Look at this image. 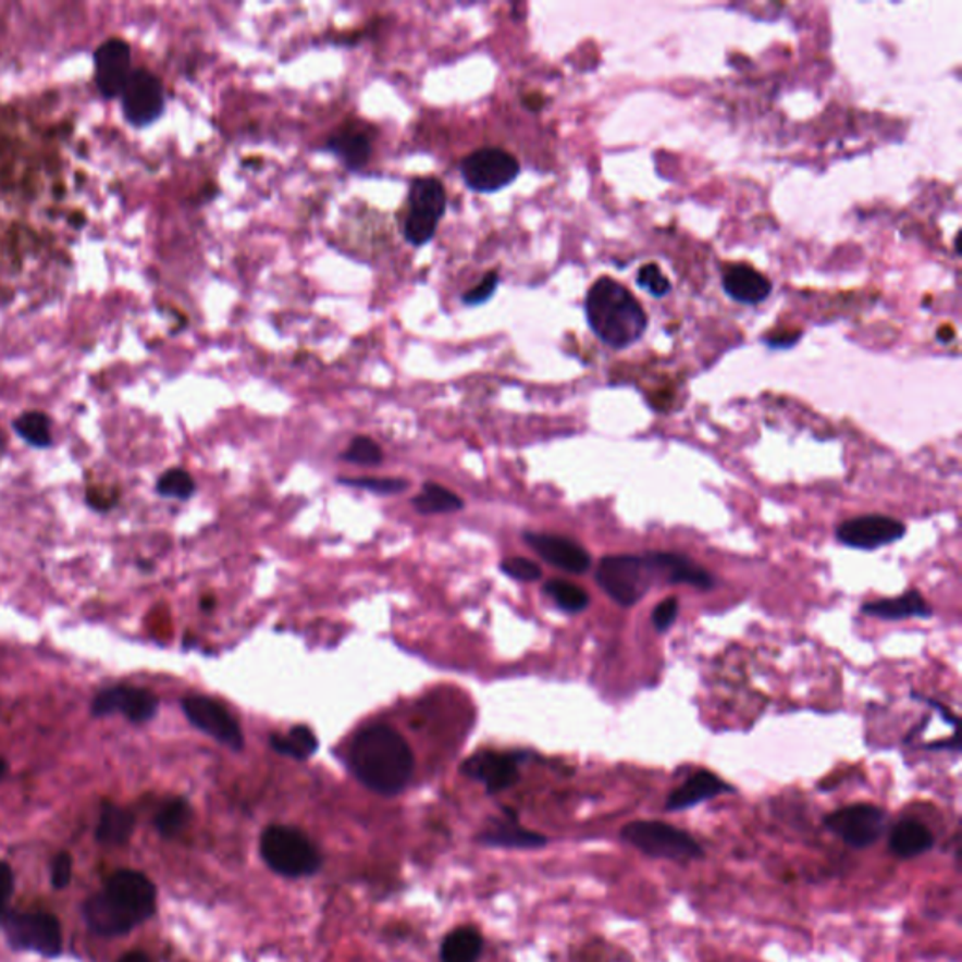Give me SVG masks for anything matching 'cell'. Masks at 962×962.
Here are the masks:
<instances>
[{"label": "cell", "mask_w": 962, "mask_h": 962, "mask_svg": "<svg viewBox=\"0 0 962 962\" xmlns=\"http://www.w3.org/2000/svg\"><path fill=\"white\" fill-rule=\"evenodd\" d=\"M12 889H14V874H12V868H10L7 863H0V915H2V910H4L8 897L12 895Z\"/></svg>", "instance_id": "cell-40"}, {"label": "cell", "mask_w": 962, "mask_h": 962, "mask_svg": "<svg viewBox=\"0 0 962 962\" xmlns=\"http://www.w3.org/2000/svg\"><path fill=\"white\" fill-rule=\"evenodd\" d=\"M525 542L529 543L538 555L555 568L581 576L591 568L592 557L583 545L574 542L570 538L557 536V534H538L527 532Z\"/></svg>", "instance_id": "cell-17"}, {"label": "cell", "mask_w": 962, "mask_h": 962, "mask_svg": "<svg viewBox=\"0 0 962 962\" xmlns=\"http://www.w3.org/2000/svg\"><path fill=\"white\" fill-rule=\"evenodd\" d=\"M157 912V887L145 874L119 871L102 893L92 895L83 906L87 927L98 936H119L151 920Z\"/></svg>", "instance_id": "cell-2"}, {"label": "cell", "mask_w": 962, "mask_h": 962, "mask_svg": "<svg viewBox=\"0 0 962 962\" xmlns=\"http://www.w3.org/2000/svg\"><path fill=\"white\" fill-rule=\"evenodd\" d=\"M906 534L904 522L887 516H861L839 525L837 538L846 547L861 551L880 550L899 542Z\"/></svg>", "instance_id": "cell-14"}, {"label": "cell", "mask_w": 962, "mask_h": 962, "mask_svg": "<svg viewBox=\"0 0 962 962\" xmlns=\"http://www.w3.org/2000/svg\"><path fill=\"white\" fill-rule=\"evenodd\" d=\"M446 188L433 175L412 181L408 190V209L403 222V235L412 247H423L433 240L446 213Z\"/></svg>", "instance_id": "cell-7"}, {"label": "cell", "mask_w": 962, "mask_h": 962, "mask_svg": "<svg viewBox=\"0 0 962 962\" xmlns=\"http://www.w3.org/2000/svg\"><path fill=\"white\" fill-rule=\"evenodd\" d=\"M543 591L566 613L584 612L591 604L589 594L581 587L564 579H551L550 583L543 587Z\"/></svg>", "instance_id": "cell-31"}, {"label": "cell", "mask_w": 962, "mask_h": 962, "mask_svg": "<svg viewBox=\"0 0 962 962\" xmlns=\"http://www.w3.org/2000/svg\"><path fill=\"white\" fill-rule=\"evenodd\" d=\"M350 769L365 788L392 798L405 790L414 773V754L399 731L372 724L350 747Z\"/></svg>", "instance_id": "cell-1"}, {"label": "cell", "mask_w": 962, "mask_h": 962, "mask_svg": "<svg viewBox=\"0 0 962 962\" xmlns=\"http://www.w3.org/2000/svg\"><path fill=\"white\" fill-rule=\"evenodd\" d=\"M638 284L653 297H666L671 292V282L662 273L656 263H646L638 271Z\"/></svg>", "instance_id": "cell-34"}, {"label": "cell", "mask_w": 962, "mask_h": 962, "mask_svg": "<svg viewBox=\"0 0 962 962\" xmlns=\"http://www.w3.org/2000/svg\"><path fill=\"white\" fill-rule=\"evenodd\" d=\"M344 461L361 465V467H377L384 459V454L379 444L369 436H356L350 446L343 454Z\"/></svg>", "instance_id": "cell-33"}, {"label": "cell", "mask_w": 962, "mask_h": 962, "mask_svg": "<svg viewBox=\"0 0 962 962\" xmlns=\"http://www.w3.org/2000/svg\"><path fill=\"white\" fill-rule=\"evenodd\" d=\"M600 589L622 607L638 604L654 584L664 583L656 551L645 555H609L596 568Z\"/></svg>", "instance_id": "cell-4"}, {"label": "cell", "mask_w": 962, "mask_h": 962, "mask_svg": "<svg viewBox=\"0 0 962 962\" xmlns=\"http://www.w3.org/2000/svg\"><path fill=\"white\" fill-rule=\"evenodd\" d=\"M271 749L281 756L294 757V760H309L318 750V737L307 726H294L286 736L275 733L269 737Z\"/></svg>", "instance_id": "cell-27"}, {"label": "cell", "mask_w": 962, "mask_h": 962, "mask_svg": "<svg viewBox=\"0 0 962 962\" xmlns=\"http://www.w3.org/2000/svg\"><path fill=\"white\" fill-rule=\"evenodd\" d=\"M414 508L425 516L433 514H452L462 508V501L459 496L452 493L449 489L436 485V483H425L420 495L414 496Z\"/></svg>", "instance_id": "cell-28"}, {"label": "cell", "mask_w": 962, "mask_h": 962, "mask_svg": "<svg viewBox=\"0 0 962 962\" xmlns=\"http://www.w3.org/2000/svg\"><path fill=\"white\" fill-rule=\"evenodd\" d=\"M824 825L846 844L863 850L884 837L887 814L876 804H848L825 816Z\"/></svg>", "instance_id": "cell-9"}, {"label": "cell", "mask_w": 962, "mask_h": 962, "mask_svg": "<svg viewBox=\"0 0 962 962\" xmlns=\"http://www.w3.org/2000/svg\"><path fill=\"white\" fill-rule=\"evenodd\" d=\"M656 558H658L664 583L690 584L700 591H711L715 587L716 581L713 574L687 555L656 551Z\"/></svg>", "instance_id": "cell-22"}, {"label": "cell", "mask_w": 962, "mask_h": 962, "mask_svg": "<svg viewBox=\"0 0 962 962\" xmlns=\"http://www.w3.org/2000/svg\"><path fill=\"white\" fill-rule=\"evenodd\" d=\"M584 317L596 338L613 350L630 348L649 328V317L638 297L609 276H602L587 292Z\"/></svg>", "instance_id": "cell-3"}, {"label": "cell", "mask_w": 962, "mask_h": 962, "mask_svg": "<svg viewBox=\"0 0 962 962\" xmlns=\"http://www.w3.org/2000/svg\"><path fill=\"white\" fill-rule=\"evenodd\" d=\"M861 612L881 620H904L912 617H930L933 609L922 592L910 591L897 599H881L863 605Z\"/></svg>", "instance_id": "cell-24"}, {"label": "cell", "mask_w": 962, "mask_h": 962, "mask_svg": "<svg viewBox=\"0 0 962 962\" xmlns=\"http://www.w3.org/2000/svg\"><path fill=\"white\" fill-rule=\"evenodd\" d=\"M121 106L124 119L136 128L157 123L165 111L164 83L151 70H132L121 95Z\"/></svg>", "instance_id": "cell-11"}, {"label": "cell", "mask_w": 962, "mask_h": 962, "mask_svg": "<svg viewBox=\"0 0 962 962\" xmlns=\"http://www.w3.org/2000/svg\"><path fill=\"white\" fill-rule=\"evenodd\" d=\"M213 600H203V602H201V607H203L206 612H209V607H213Z\"/></svg>", "instance_id": "cell-44"}, {"label": "cell", "mask_w": 962, "mask_h": 962, "mask_svg": "<svg viewBox=\"0 0 962 962\" xmlns=\"http://www.w3.org/2000/svg\"><path fill=\"white\" fill-rule=\"evenodd\" d=\"M620 837L653 860L688 863V861L702 860L705 853L702 844L690 832L658 819H638L625 825Z\"/></svg>", "instance_id": "cell-6"}, {"label": "cell", "mask_w": 962, "mask_h": 962, "mask_svg": "<svg viewBox=\"0 0 962 962\" xmlns=\"http://www.w3.org/2000/svg\"><path fill=\"white\" fill-rule=\"evenodd\" d=\"M190 818H193V809L186 799H170L157 814L155 827L164 839H173L185 829Z\"/></svg>", "instance_id": "cell-29"}, {"label": "cell", "mask_w": 962, "mask_h": 962, "mask_svg": "<svg viewBox=\"0 0 962 962\" xmlns=\"http://www.w3.org/2000/svg\"><path fill=\"white\" fill-rule=\"evenodd\" d=\"M343 483L371 491L377 495H397L408 488L405 480H397V478H356V480H343Z\"/></svg>", "instance_id": "cell-35"}, {"label": "cell", "mask_w": 962, "mask_h": 962, "mask_svg": "<svg viewBox=\"0 0 962 962\" xmlns=\"http://www.w3.org/2000/svg\"><path fill=\"white\" fill-rule=\"evenodd\" d=\"M542 98L534 97V95H532V97L525 98V103H527V108H530V110H540V106H542Z\"/></svg>", "instance_id": "cell-42"}, {"label": "cell", "mask_w": 962, "mask_h": 962, "mask_svg": "<svg viewBox=\"0 0 962 962\" xmlns=\"http://www.w3.org/2000/svg\"><path fill=\"white\" fill-rule=\"evenodd\" d=\"M679 613V600L666 599L654 607L653 625L658 632H666L667 628H671Z\"/></svg>", "instance_id": "cell-38"}, {"label": "cell", "mask_w": 962, "mask_h": 962, "mask_svg": "<svg viewBox=\"0 0 962 962\" xmlns=\"http://www.w3.org/2000/svg\"><path fill=\"white\" fill-rule=\"evenodd\" d=\"M462 775L474 778L489 793L508 790L519 780V756L501 752H478L462 763Z\"/></svg>", "instance_id": "cell-16"}, {"label": "cell", "mask_w": 962, "mask_h": 962, "mask_svg": "<svg viewBox=\"0 0 962 962\" xmlns=\"http://www.w3.org/2000/svg\"><path fill=\"white\" fill-rule=\"evenodd\" d=\"M325 151L335 155L348 172H359L372 157V136L367 126L348 123L341 126L325 145Z\"/></svg>", "instance_id": "cell-18"}, {"label": "cell", "mask_w": 962, "mask_h": 962, "mask_svg": "<svg viewBox=\"0 0 962 962\" xmlns=\"http://www.w3.org/2000/svg\"><path fill=\"white\" fill-rule=\"evenodd\" d=\"M181 707L194 728L226 744L227 749L243 750L245 737L232 713L222 703L207 695H186Z\"/></svg>", "instance_id": "cell-12"}, {"label": "cell", "mask_w": 962, "mask_h": 962, "mask_svg": "<svg viewBox=\"0 0 962 962\" xmlns=\"http://www.w3.org/2000/svg\"><path fill=\"white\" fill-rule=\"evenodd\" d=\"M736 788L724 782L711 770H698L688 778L687 782L669 793L666 801V811L682 812L698 806L700 803L718 798L721 793H733Z\"/></svg>", "instance_id": "cell-19"}, {"label": "cell", "mask_w": 962, "mask_h": 962, "mask_svg": "<svg viewBox=\"0 0 962 962\" xmlns=\"http://www.w3.org/2000/svg\"><path fill=\"white\" fill-rule=\"evenodd\" d=\"M131 44L121 38L102 41L95 51V83L106 100L123 95L132 74Z\"/></svg>", "instance_id": "cell-15"}, {"label": "cell", "mask_w": 962, "mask_h": 962, "mask_svg": "<svg viewBox=\"0 0 962 962\" xmlns=\"http://www.w3.org/2000/svg\"><path fill=\"white\" fill-rule=\"evenodd\" d=\"M483 949V938L474 927L455 928L444 938L442 962H476Z\"/></svg>", "instance_id": "cell-26"}, {"label": "cell", "mask_w": 962, "mask_h": 962, "mask_svg": "<svg viewBox=\"0 0 962 962\" xmlns=\"http://www.w3.org/2000/svg\"><path fill=\"white\" fill-rule=\"evenodd\" d=\"M72 880V858L69 853L62 852L57 855L51 866V881L55 889H64Z\"/></svg>", "instance_id": "cell-39"}, {"label": "cell", "mask_w": 962, "mask_h": 962, "mask_svg": "<svg viewBox=\"0 0 962 962\" xmlns=\"http://www.w3.org/2000/svg\"><path fill=\"white\" fill-rule=\"evenodd\" d=\"M7 773H8L7 760H2V757H0V780H2V778L7 777Z\"/></svg>", "instance_id": "cell-43"}, {"label": "cell", "mask_w": 962, "mask_h": 962, "mask_svg": "<svg viewBox=\"0 0 962 962\" xmlns=\"http://www.w3.org/2000/svg\"><path fill=\"white\" fill-rule=\"evenodd\" d=\"M194 491H196V483H194L193 476L183 468L168 470L160 476L159 483H157V493L165 498L186 501L194 495Z\"/></svg>", "instance_id": "cell-32"}, {"label": "cell", "mask_w": 962, "mask_h": 962, "mask_svg": "<svg viewBox=\"0 0 962 962\" xmlns=\"http://www.w3.org/2000/svg\"><path fill=\"white\" fill-rule=\"evenodd\" d=\"M498 284H501V275H498L496 271H489V273H485V276L481 279L478 286H474V288L468 289V292L462 294V305H467V307H480V305H485L491 297L495 296V292L498 289Z\"/></svg>", "instance_id": "cell-36"}, {"label": "cell", "mask_w": 962, "mask_h": 962, "mask_svg": "<svg viewBox=\"0 0 962 962\" xmlns=\"http://www.w3.org/2000/svg\"><path fill=\"white\" fill-rule=\"evenodd\" d=\"M2 928L8 943L17 951H35L46 957L61 955V925L53 915L12 912L4 915Z\"/></svg>", "instance_id": "cell-10"}, {"label": "cell", "mask_w": 962, "mask_h": 962, "mask_svg": "<svg viewBox=\"0 0 962 962\" xmlns=\"http://www.w3.org/2000/svg\"><path fill=\"white\" fill-rule=\"evenodd\" d=\"M115 713H121L134 724H145L159 713V698L147 688H106L90 705V715L102 718Z\"/></svg>", "instance_id": "cell-13"}, {"label": "cell", "mask_w": 962, "mask_h": 962, "mask_svg": "<svg viewBox=\"0 0 962 962\" xmlns=\"http://www.w3.org/2000/svg\"><path fill=\"white\" fill-rule=\"evenodd\" d=\"M502 571L509 576V578L525 581V583L538 581V579L542 578V568L536 563L529 560V558L522 557L506 558L502 563Z\"/></svg>", "instance_id": "cell-37"}, {"label": "cell", "mask_w": 962, "mask_h": 962, "mask_svg": "<svg viewBox=\"0 0 962 962\" xmlns=\"http://www.w3.org/2000/svg\"><path fill=\"white\" fill-rule=\"evenodd\" d=\"M14 431L20 434V439L27 442L33 447H49L53 444L51 436V420L44 412H25L21 414L17 420H14Z\"/></svg>", "instance_id": "cell-30"}, {"label": "cell", "mask_w": 962, "mask_h": 962, "mask_svg": "<svg viewBox=\"0 0 962 962\" xmlns=\"http://www.w3.org/2000/svg\"><path fill=\"white\" fill-rule=\"evenodd\" d=\"M721 289L726 296L741 305H760L770 296L773 282L747 263H736L721 275Z\"/></svg>", "instance_id": "cell-20"}, {"label": "cell", "mask_w": 962, "mask_h": 962, "mask_svg": "<svg viewBox=\"0 0 962 962\" xmlns=\"http://www.w3.org/2000/svg\"><path fill=\"white\" fill-rule=\"evenodd\" d=\"M465 185L478 194H495L511 185L521 173L519 160L501 147H481L459 164Z\"/></svg>", "instance_id": "cell-8"}, {"label": "cell", "mask_w": 962, "mask_h": 962, "mask_svg": "<svg viewBox=\"0 0 962 962\" xmlns=\"http://www.w3.org/2000/svg\"><path fill=\"white\" fill-rule=\"evenodd\" d=\"M119 962H151L149 957L141 953V951H132V953H126V955L121 957Z\"/></svg>", "instance_id": "cell-41"}, {"label": "cell", "mask_w": 962, "mask_h": 962, "mask_svg": "<svg viewBox=\"0 0 962 962\" xmlns=\"http://www.w3.org/2000/svg\"><path fill=\"white\" fill-rule=\"evenodd\" d=\"M480 844L491 848H511V850H536L547 844V839L540 832L529 831L517 822L516 812L506 811V818L493 822L491 827L478 835Z\"/></svg>", "instance_id": "cell-21"}, {"label": "cell", "mask_w": 962, "mask_h": 962, "mask_svg": "<svg viewBox=\"0 0 962 962\" xmlns=\"http://www.w3.org/2000/svg\"><path fill=\"white\" fill-rule=\"evenodd\" d=\"M134 832V816L119 804L102 803L98 819L97 839L102 844L119 846L131 839Z\"/></svg>", "instance_id": "cell-25"}, {"label": "cell", "mask_w": 962, "mask_h": 962, "mask_svg": "<svg viewBox=\"0 0 962 962\" xmlns=\"http://www.w3.org/2000/svg\"><path fill=\"white\" fill-rule=\"evenodd\" d=\"M261 860L284 878L312 876L322 866V853L312 840L289 825H271L261 832Z\"/></svg>", "instance_id": "cell-5"}, {"label": "cell", "mask_w": 962, "mask_h": 962, "mask_svg": "<svg viewBox=\"0 0 962 962\" xmlns=\"http://www.w3.org/2000/svg\"><path fill=\"white\" fill-rule=\"evenodd\" d=\"M935 846V835L928 831L927 825L914 818H906L895 825L889 835V850L899 860H914L923 853L930 852Z\"/></svg>", "instance_id": "cell-23"}]
</instances>
